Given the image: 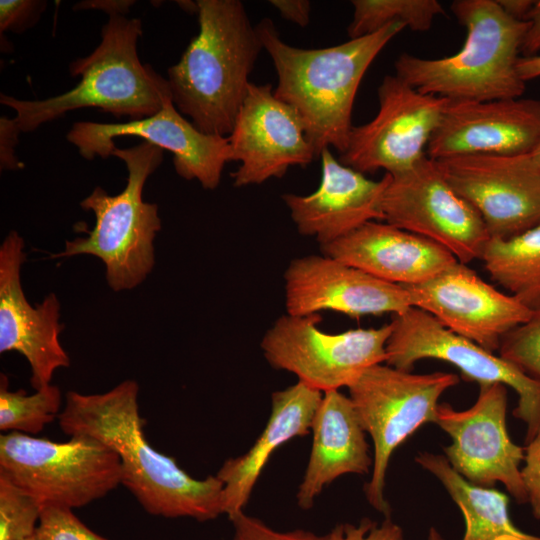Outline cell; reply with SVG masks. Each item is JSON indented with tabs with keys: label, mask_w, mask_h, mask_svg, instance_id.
I'll return each mask as SVG.
<instances>
[{
	"label": "cell",
	"mask_w": 540,
	"mask_h": 540,
	"mask_svg": "<svg viewBox=\"0 0 540 540\" xmlns=\"http://www.w3.org/2000/svg\"><path fill=\"white\" fill-rule=\"evenodd\" d=\"M43 506L0 474V540H27L35 534Z\"/></svg>",
	"instance_id": "cell-29"
},
{
	"label": "cell",
	"mask_w": 540,
	"mask_h": 540,
	"mask_svg": "<svg viewBox=\"0 0 540 540\" xmlns=\"http://www.w3.org/2000/svg\"><path fill=\"white\" fill-rule=\"evenodd\" d=\"M321 251L378 279L403 286L426 282L458 262L436 242L381 221H369L322 245Z\"/></svg>",
	"instance_id": "cell-22"
},
{
	"label": "cell",
	"mask_w": 540,
	"mask_h": 540,
	"mask_svg": "<svg viewBox=\"0 0 540 540\" xmlns=\"http://www.w3.org/2000/svg\"><path fill=\"white\" fill-rule=\"evenodd\" d=\"M255 27L277 72L274 95L299 113L317 156L331 147L342 154L353 127L360 82L381 50L406 26L391 23L373 34L321 49L285 43L271 19H262Z\"/></svg>",
	"instance_id": "cell-2"
},
{
	"label": "cell",
	"mask_w": 540,
	"mask_h": 540,
	"mask_svg": "<svg viewBox=\"0 0 540 540\" xmlns=\"http://www.w3.org/2000/svg\"><path fill=\"white\" fill-rule=\"evenodd\" d=\"M531 155L534 161L536 162V164L538 165V167L540 168V142Z\"/></svg>",
	"instance_id": "cell-43"
},
{
	"label": "cell",
	"mask_w": 540,
	"mask_h": 540,
	"mask_svg": "<svg viewBox=\"0 0 540 540\" xmlns=\"http://www.w3.org/2000/svg\"><path fill=\"white\" fill-rule=\"evenodd\" d=\"M330 540H404L403 531L390 518L382 523L363 518L358 524L341 523L328 533Z\"/></svg>",
	"instance_id": "cell-33"
},
{
	"label": "cell",
	"mask_w": 540,
	"mask_h": 540,
	"mask_svg": "<svg viewBox=\"0 0 540 540\" xmlns=\"http://www.w3.org/2000/svg\"><path fill=\"white\" fill-rule=\"evenodd\" d=\"M500 7L511 17L527 21L534 2L530 0H496Z\"/></svg>",
	"instance_id": "cell-40"
},
{
	"label": "cell",
	"mask_w": 540,
	"mask_h": 540,
	"mask_svg": "<svg viewBox=\"0 0 540 540\" xmlns=\"http://www.w3.org/2000/svg\"><path fill=\"white\" fill-rule=\"evenodd\" d=\"M320 321L318 314L279 317L261 340L267 362L322 393L348 388L364 370L385 363L391 322L332 334Z\"/></svg>",
	"instance_id": "cell-9"
},
{
	"label": "cell",
	"mask_w": 540,
	"mask_h": 540,
	"mask_svg": "<svg viewBox=\"0 0 540 540\" xmlns=\"http://www.w3.org/2000/svg\"><path fill=\"white\" fill-rule=\"evenodd\" d=\"M386 344L387 365L411 371L422 359H437L457 367L466 380L479 385L500 383L518 396L513 411L526 425L525 444L540 431V381L514 363L459 336L427 312L411 307L395 315Z\"/></svg>",
	"instance_id": "cell-11"
},
{
	"label": "cell",
	"mask_w": 540,
	"mask_h": 540,
	"mask_svg": "<svg viewBox=\"0 0 540 540\" xmlns=\"http://www.w3.org/2000/svg\"><path fill=\"white\" fill-rule=\"evenodd\" d=\"M415 460L443 484L459 507L465 520L462 540H540V536L514 525L505 493L470 483L451 467L445 456L423 452Z\"/></svg>",
	"instance_id": "cell-25"
},
{
	"label": "cell",
	"mask_w": 540,
	"mask_h": 540,
	"mask_svg": "<svg viewBox=\"0 0 540 540\" xmlns=\"http://www.w3.org/2000/svg\"><path fill=\"white\" fill-rule=\"evenodd\" d=\"M62 396L55 385L27 395L23 389L10 391L8 380L0 381V430L36 435L60 414Z\"/></svg>",
	"instance_id": "cell-28"
},
{
	"label": "cell",
	"mask_w": 540,
	"mask_h": 540,
	"mask_svg": "<svg viewBox=\"0 0 540 540\" xmlns=\"http://www.w3.org/2000/svg\"><path fill=\"white\" fill-rule=\"evenodd\" d=\"M351 3L353 19L347 29L350 39L373 34L395 22L412 31H427L434 19L444 13L436 0H353Z\"/></svg>",
	"instance_id": "cell-27"
},
{
	"label": "cell",
	"mask_w": 540,
	"mask_h": 540,
	"mask_svg": "<svg viewBox=\"0 0 540 540\" xmlns=\"http://www.w3.org/2000/svg\"><path fill=\"white\" fill-rule=\"evenodd\" d=\"M138 136L173 154L177 174L196 179L204 189L214 190L220 183L224 166L232 161L228 137L201 132L185 119L169 100L156 114L126 123L76 122L67 140L88 160L111 156L114 138Z\"/></svg>",
	"instance_id": "cell-16"
},
{
	"label": "cell",
	"mask_w": 540,
	"mask_h": 540,
	"mask_svg": "<svg viewBox=\"0 0 540 540\" xmlns=\"http://www.w3.org/2000/svg\"><path fill=\"white\" fill-rule=\"evenodd\" d=\"M163 151L146 141L124 149L116 147L111 156L126 165L125 188L117 195H109L96 187L82 200L80 206L95 215L94 227L82 229L86 237L66 241L65 249L50 258L93 255L105 264L106 280L114 291L140 285L153 269V242L161 229L157 204L144 202L142 193L146 180L162 163Z\"/></svg>",
	"instance_id": "cell-6"
},
{
	"label": "cell",
	"mask_w": 540,
	"mask_h": 540,
	"mask_svg": "<svg viewBox=\"0 0 540 540\" xmlns=\"http://www.w3.org/2000/svg\"><path fill=\"white\" fill-rule=\"evenodd\" d=\"M21 131L15 124L14 118L2 116L0 118V166L1 170H15L20 168L19 160L15 154V146L19 142Z\"/></svg>",
	"instance_id": "cell-36"
},
{
	"label": "cell",
	"mask_w": 540,
	"mask_h": 540,
	"mask_svg": "<svg viewBox=\"0 0 540 540\" xmlns=\"http://www.w3.org/2000/svg\"><path fill=\"white\" fill-rule=\"evenodd\" d=\"M228 138L232 161L240 162L231 174L235 187L280 178L317 157L299 113L274 95L270 83H249Z\"/></svg>",
	"instance_id": "cell-15"
},
{
	"label": "cell",
	"mask_w": 540,
	"mask_h": 540,
	"mask_svg": "<svg viewBox=\"0 0 540 540\" xmlns=\"http://www.w3.org/2000/svg\"><path fill=\"white\" fill-rule=\"evenodd\" d=\"M229 520L233 524V540H330L328 534L319 535L303 529L277 531L244 511Z\"/></svg>",
	"instance_id": "cell-32"
},
{
	"label": "cell",
	"mask_w": 540,
	"mask_h": 540,
	"mask_svg": "<svg viewBox=\"0 0 540 540\" xmlns=\"http://www.w3.org/2000/svg\"><path fill=\"white\" fill-rule=\"evenodd\" d=\"M196 4L199 32L168 69L172 102L201 132L228 137L263 45L241 1Z\"/></svg>",
	"instance_id": "cell-3"
},
{
	"label": "cell",
	"mask_w": 540,
	"mask_h": 540,
	"mask_svg": "<svg viewBox=\"0 0 540 540\" xmlns=\"http://www.w3.org/2000/svg\"><path fill=\"white\" fill-rule=\"evenodd\" d=\"M311 432L312 449L296 494L297 504L304 510L338 477L368 474L373 466L366 432L350 397L340 390L323 393Z\"/></svg>",
	"instance_id": "cell-23"
},
{
	"label": "cell",
	"mask_w": 540,
	"mask_h": 540,
	"mask_svg": "<svg viewBox=\"0 0 540 540\" xmlns=\"http://www.w3.org/2000/svg\"><path fill=\"white\" fill-rule=\"evenodd\" d=\"M517 71L524 82L540 77V55L519 57Z\"/></svg>",
	"instance_id": "cell-41"
},
{
	"label": "cell",
	"mask_w": 540,
	"mask_h": 540,
	"mask_svg": "<svg viewBox=\"0 0 540 540\" xmlns=\"http://www.w3.org/2000/svg\"><path fill=\"white\" fill-rule=\"evenodd\" d=\"M26 260L24 240L10 231L0 247V352L16 351L31 368L35 390L50 385L54 372L70 366V358L59 336L60 302L54 293L31 306L21 284V267Z\"/></svg>",
	"instance_id": "cell-18"
},
{
	"label": "cell",
	"mask_w": 540,
	"mask_h": 540,
	"mask_svg": "<svg viewBox=\"0 0 540 540\" xmlns=\"http://www.w3.org/2000/svg\"><path fill=\"white\" fill-rule=\"evenodd\" d=\"M474 405L456 410L448 403L437 407L435 423L452 439L444 447L451 467L470 483L492 487L502 483L519 504L528 502L520 465L525 450L507 430V388L496 383L479 385Z\"/></svg>",
	"instance_id": "cell-12"
},
{
	"label": "cell",
	"mask_w": 540,
	"mask_h": 540,
	"mask_svg": "<svg viewBox=\"0 0 540 540\" xmlns=\"http://www.w3.org/2000/svg\"><path fill=\"white\" fill-rule=\"evenodd\" d=\"M527 21L529 26L524 36L521 51L525 53V56H532L540 50V0L534 2Z\"/></svg>",
	"instance_id": "cell-38"
},
{
	"label": "cell",
	"mask_w": 540,
	"mask_h": 540,
	"mask_svg": "<svg viewBox=\"0 0 540 540\" xmlns=\"http://www.w3.org/2000/svg\"><path fill=\"white\" fill-rule=\"evenodd\" d=\"M376 116L353 126L340 162L360 173H398L423 157L447 98L424 94L395 75L378 87Z\"/></svg>",
	"instance_id": "cell-13"
},
{
	"label": "cell",
	"mask_w": 540,
	"mask_h": 540,
	"mask_svg": "<svg viewBox=\"0 0 540 540\" xmlns=\"http://www.w3.org/2000/svg\"><path fill=\"white\" fill-rule=\"evenodd\" d=\"M499 355L540 381V307L501 340Z\"/></svg>",
	"instance_id": "cell-30"
},
{
	"label": "cell",
	"mask_w": 540,
	"mask_h": 540,
	"mask_svg": "<svg viewBox=\"0 0 540 540\" xmlns=\"http://www.w3.org/2000/svg\"><path fill=\"white\" fill-rule=\"evenodd\" d=\"M139 385L125 380L100 394L69 391L58 421L64 434L91 436L119 457L123 484L144 510L165 518L214 520L224 514L223 482L196 479L145 437L138 405Z\"/></svg>",
	"instance_id": "cell-1"
},
{
	"label": "cell",
	"mask_w": 540,
	"mask_h": 540,
	"mask_svg": "<svg viewBox=\"0 0 540 540\" xmlns=\"http://www.w3.org/2000/svg\"><path fill=\"white\" fill-rule=\"evenodd\" d=\"M412 306L444 327L494 353L502 338L530 319L534 309L456 262L426 282L405 286Z\"/></svg>",
	"instance_id": "cell-17"
},
{
	"label": "cell",
	"mask_w": 540,
	"mask_h": 540,
	"mask_svg": "<svg viewBox=\"0 0 540 540\" xmlns=\"http://www.w3.org/2000/svg\"><path fill=\"white\" fill-rule=\"evenodd\" d=\"M540 142V100H450L427 145L433 160L459 155L532 154Z\"/></svg>",
	"instance_id": "cell-19"
},
{
	"label": "cell",
	"mask_w": 540,
	"mask_h": 540,
	"mask_svg": "<svg viewBox=\"0 0 540 540\" xmlns=\"http://www.w3.org/2000/svg\"><path fill=\"white\" fill-rule=\"evenodd\" d=\"M27 540H33V539H32V537H31V538H29V539H27Z\"/></svg>",
	"instance_id": "cell-44"
},
{
	"label": "cell",
	"mask_w": 540,
	"mask_h": 540,
	"mask_svg": "<svg viewBox=\"0 0 540 540\" xmlns=\"http://www.w3.org/2000/svg\"><path fill=\"white\" fill-rule=\"evenodd\" d=\"M288 315L330 310L351 317L401 314L412 306L408 289L326 255L294 259L284 273Z\"/></svg>",
	"instance_id": "cell-20"
},
{
	"label": "cell",
	"mask_w": 540,
	"mask_h": 540,
	"mask_svg": "<svg viewBox=\"0 0 540 540\" xmlns=\"http://www.w3.org/2000/svg\"><path fill=\"white\" fill-rule=\"evenodd\" d=\"M33 540H107L88 528L72 509L44 506Z\"/></svg>",
	"instance_id": "cell-31"
},
{
	"label": "cell",
	"mask_w": 540,
	"mask_h": 540,
	"mask_svg": "<svg viewBox=\"0 0 540 540\" xmlns=\"http://www.w3.org/2000/svg\"><path fill=\"white\" fill-rule=\"evenodd\" d=\"M435 161L449 185L479 213L490 238H510L540 223V168L531 154Z\"/></svg>",
	"instance_id": "cell-14"
},
{
	"label": "cell",
	"mask_w": 540,
	"mask_h": 540,
	"mask_svg": "<svg viewBox=\"0 0 540 540\" xmlns=\"http://www.w3.org/2000/svg\"><path fill=\"white\" fill-rule=\"evenodd\" d=\"M323 393L298 381L271 396L267 424L251 448L227 459L216 476L223 482L224 514L230 519L244 511L272 453L281 445L311 431Z\"/></svg>",
	"instance_id": "cell-24"
},
{
	"label": "cell",
	"mask_w": 540,
	"mask_h": 540,
	"mask_svg": "<svg viewBox=\"0 0 540 540\" xmlns=\"http://www.w3.org/2000/svg\"><path fill=\"white\" fill-rule=\"evenodd\" d=\"M458 382L453 373L413 374L380 363L364 370L348 387L361 425L374 445L372 474L364 493L385 518L391 515L384 489L393 452L420 426L435 423L439 398Z\"/></svg>",
	"instance_id": "cell-8"
},
{
	"label": "cell",
	"mask_w": 540,
	"mask_h": 540,
	"mask_svg": "<svg viewBox=\"0 0 540 540\" xmlns=\"http://www.w3.org/2000/svg\"><path fill=\"white\" fill-rule=\"evenodd\" d=\"M280 15L301 27H306L310 22L311 4L307 0H271Z\"/></svg>",
	"instance_id": "cell-37"
},
{
	"label": "cell",
	"mask_w": 540,
	"mask_h": 540,
	"mask_svg": "<svg viewBox=\"0 0 540 540\" xmlns=\"http://www.w3.org/2000/svg\"><path fill=\"white\" fill-rule=\"evenodd\" d=\"M380 210L387 223L441 245L467 264L480 259L490 239L479 213L446 181L435 160L385 173Z\"/></svg>",
	"instance_id": "cell-10"
},
{
	"label": "cell",
	"mask_w": 540,
	"mask_h": 540,
	"mask_svg": "<svg viewBox=\"0 0 540 540\" xmlns=\"http://www.w3.org/2000/svg\"><path fill=\"white\" fill-rule=\"evenodd\" d=\"M321 181L309 195L282 199L300 234L329 244L369 221H383L380 199L385 181H374L338 161L330 148L321 154Z\"/></svg>",
	"instance_id": "cell-21"
},
{
	"label": "cell",
	"mask_w": 540,
	"mask_h": 540,
	"mask_svg": "<svg viewBox=\"0 0 540 540\" xmlns=\"http://www.w3.org/2000/svg\"><path fill=\"white\" fill-rule=\"evenodd\" d=\"M0 474L44 506L68 509L98 500L121 484L118 455L77 434L54 442L20 432L0 436Z\"/></svg>",
	"instance_id": "cell-7"
},
{
	"label": "cell",
	"mask_w": 540,
	"mask_h": 540,
	"mask_svg": "<svg viewBox=\"0 0 540 540\" xmlns=\"http://www.w3.org/2000/svg\"><path fill=\"white\" fill-rule=\"evenodd\" d=\"M47 6L46 1L1 0L0 33L13 31L22 33L34 26Z\"/></svg>",
	"instance_id": "cell-34"
},
{
	"label": "cell",
	"mask_w": 540,
	"mask_h": 540,
	"mask_svg": "<svg viewBox=\"0 0 540 540\" xmlns=\"http://www.w3.org/2000/svg\"><path fill=\"white\" fill-rule=\"evenodd\" d=\"M141 34L140 19L109 14L97 48L69 65L71 76H81L73 89L44 100H21L1 93L0 103L16 112L14 121L21 133L80 108H99L131 120L152 116L172 96L167 78L141 63L137 54Z\"/></svg>",
	"instance_id": "cell-4"
},
{
	"label": "cell",
	"mask_w": 540,
	"mask_h": 540,
	"mask_svg": "<svg viewBox=\"0 0 540 540\" xmlns=\"http://www.w3.org/2000/svg\"><path fill=\"white\" fill-rule=\"evenodd\" d=\"M451 10L466 30L462 48L438 59L402 53L396 75L421 93L450 100L521 97L517 62L529 22L509 16L496 0H456Z\"/></svg>",
	"instance_id": "cell-5"
},
{
	"label": "cell",
	"mask_w": 540,
	"mask_h": 540,
	"mask_svg": "<svg viewBox=\"0 0 540 540\" xmlns=\"http://www.w3.org/2000/svg\"><path fill=\"white\" fill-rule=\"evenodd\" d=\"M428 540H445L435 527H430Z\"/></svg>",
	"instance_id": "cell-42"
},
{
	"label": "cell",
	"mask_w": 540,
	"mask_h": 540,
	"mask_svg": "<svg viewBox=\"0 0 540 540\" xmlns=\"http://www.w3.org/2000/svg\"><path fill=\"white\" fill-rule=\"evenodd\" d=\"M480 260L511 295L532 309L540 307V223L510 238H490Z\"/></svg>",
	"instance_id": "cell-26"
},
{
	"label": "cell",
	"mask_w": 540,
	"mask_h": 540,
	"mask_svg": "<svg viewBox=\"0 0 540 540\" xmlns=\"http://www.w3.org/2000/svg\"><path fill=\"white\" fill-rule=\"evenodd\" d=\"M524 450L521 476L532 513L536 519H540V431L525 444Z\"/></svg>",
	"instance_id": "cell-35"
},
{
	"label": "cell",
	"mask_w": 540,
	"mask_h": 540,
	"mask_svg": "<svg viewBox=\"0 0 540 540\" xmlns=\"http://www.w3.org/2000/svg\"><path fill=\"white\" fill-rule=\"evenodd\" d=\"M135 1L131 0H120V1H110V0H93V1H82L77 3L73 9L74 10H83V9H101L109 14H126L129 12V7L132 6Z\"/></svg>",
	"instance_id": "cell-39"
}]
</instances>
